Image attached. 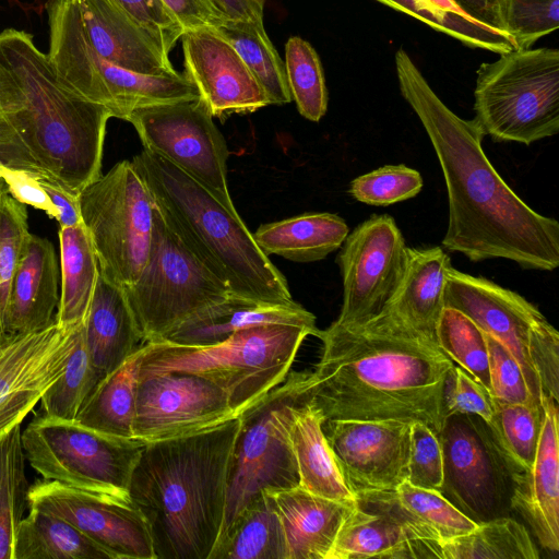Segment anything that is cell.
<instances>
[{
	"mask_svg": "<svg viewBox=\"0 0 559 559\" xmlns=\"http://www.w3.org/2000/svg\"><path fill=\"white\" fill-rule=\"evenodd\" d=\"M400 91L416 112L441 166L449 200L442 246L473 262L508 259L527 270L559 265V223L535 212L501 178L473 120L455 115L404 49L395 53Z\"/></svg>",
	"mask_w": 559,
	"mask_h": 559,
	"instance_id": "obj_1",
	"label": "cell"
},
{
	"mask_svg": "<svg viewBox=\"0 0 559 559\" xmlns=\"http://www.w3.org/2000/svg\"><path fill=\"white\" fill-rule=\"evenodd\" d=\"M322 354L307 369L309 401L325 420L423 421L437 433L454 367L431 341L385 314L319 332Z\"/></svg>",
	"mask_w": 559,
	"mask_h": 559,
	"instance_id": "obj_2",
	"label": "cell"
},
{
	"mask_svg": "<svg viewBox=\"0 0 559 559\" xmlns=\"http://www.w3.org/2000/svg\"><path fill=\"white\" fill-rule=\"evenodd\" d=\"M235 417L194 435L144 443L129 495L145 516L156 559H209L226 513Z\"/></svg>",
	"mask_w": 559,
	"mask_h": 559,
	"instance_id": "obj_3",
	"label": "cell"
},
{
	"mask_svg": "<svg viewBox=\"0 0 559 559\" xmlns=\"http://www.w3.org/2000/svg\"><path fill=\"white\" fill-rule=\"evenodd\" d=\"M0 114L39 168L72 194L102 175L112 114L61 83L24 31L0 33Z\"/></svg>",
	"mask_w": 559,
	"mask_h": 559,
	"instance_id": "obj_4",
	"label": "cell"
},
{
	"mask_svg": "<svg viewBox=\"0 0 559 559\" xmlns=\"http://www.w3.org/2000/svg\"><path fill=\"white\" fill-rule=\"evenodd\" d=\"M162 216L187 248L235 296L289 304L287 281L238 213L165 158L143 150L131 160Z\"/></svg>",
	"mask_w": 559,
	"mask_h": 559,
	"instance_id": "obj_5",
	"label": "cell"
},
{
	"mask_svg": "<svg viewBox=\"0 0 559 559\" xmlns=\"http://www.w3.org/2000/svg\"><path fill=\"white\" fill-rule=\"evenodd\" d=\"M320 330L294 324H262L204 346L146 342L139 376L189 372L222 388L241 415L287 377L308 335Z\"/></svg>",
	"mask_w": 559,
	"mask_h": 559,
	"instance_id": "obj_6",
	"label": "cell"
},
{
	"mask_svg": "<svg viewBox=\"0 0 559 559\" xmlns=\"http://www.w3.org/2000/svg\"><path fill=\"white\" fill-rule=\"evenodd\" d=\"M47 58L57 78L82 97L127 120L136 108L199 97L195 85L179 72L150 75L132 72L100 57L91 46L73 0H48Z\"/></svg>",
	"mask_w": 559,
	"mask_h": 559,
	"instance_id": "obj_7",
	"label": "cell"
},
{
	"mask_svg": "<svg viewBox=\"0 0 559 559\" xmlns=\"http://www.w3.org/2000/svg\"><path fill=\"white\" fill-rule=\"evenodd\" d=\"M475 118L484 135L526 145L559 132V50L512 49L477 70Z\"/></svg>",
	"mask_w": 559,
	"mask_h": 559,
	"instance_id": "obj_8",
	"label": "cell"
},
{
	"mask_svg": "<svg viewBox=\"0 0 559 559\" xmlns=\"http://www.w3.org/2000/svg\"><path fill=\"white\" fill-rule=\"evenodd\" d=\"M444 306L468 316L502 344L521 367L535 404L559 402V333L518 293L485 277L448 271Z\"/></svg>",
	"mask_w": 559,
	"mask_h": 559,
	"instance_id": "obj_9",
	"label": "cell"
},
{
	"mask_svg": "<svg viewBox=\"0 0 559 559\" xmlns=\"http://www.w3.org/2000/svg\"><path fill=\"white\" fill-rule=\"evenodd\" d=\"M122 289L145 343L166 338L231 294L174 233L156 205L147 261L139 278Z\"/></svg>",
	"mask_w": 559,
	"mask_h": 559,
	"instance_id": "obj_10",
	"label": "cell"
},
{
	"mask_svg": "<svg viewBox=\"0 0 559 559\" xmlns=\"http://www.w3.org/2000/svg\"><path fill=\"white\" fill-rule=\"evenodd\" d=\"M78 201L99 273L121 288L132 285L150 254L155 211L132 162L117 163L86 186Z\"/></svg>",
	"mask_w": 559,
	"mask_h": 559,
	"instance_id": "obj_11",
	"label": "cell"
},
{
	"mask_svg": "<svg viewBox=\"0 0 559 559\" xmlns=\"http://www.w3.org/2000/svg\"><path fill=\"white\" fill-rule=\"evenodd\" d=\"M26 461L43 479L128 497L144 443L35 413L22 431Z\"/></svg>",
	"mask_w": 559,
	"mask_h": 559,
	"instance_id": "obj_12",
	"label": "cell"
},
{
	"mask_svg": "<svg viewBox=\"0 0 559 559\" xmlns=\"http://www.w3.org/2000/svg\"><path fill=\"white\" fill-rule=\"evenodd\" d=\"M307 401V370L289 371L282 383L239 415L240 428L229 462L222 533L262 490L299 486L286 426L292 408Z\"/></svg>",
	"mask_w": 559,
	"mask_h": 559,
	"instance_id": "obj_13",
	"label": "cell"
},
{
	"mask_svg": "<svg viewBox=\"0 0 559 559\" xmlns=\"http://www.w3.org/2000/svg\"><path fill=\"white\" fill-rule=\"evenodd\" d=\"M199 96L134 109L127 118L145 150L165 158L238 213L227 185L225 139Z\"/></svg>",
	"mask_w": 559,
	"mask_h": 559,
	"instance_id": "obj_14",
	"label": "cell"
},
{
	"mask_svg": "<svg viewBox=\"0 0 559 559\" xmlns=\"http://www.w3.org/2000/svg\"><path fill=\"white\" fill-rule=\"evenodd\" d=\"M438 437L443 452L441 492L477 523L501 516L511 496V472L487 424L476 415H452Z\"/></svg>",
	"mask_w": 559,
	"mask_h": 559,
	"instance_id": "obj_15",
	"label": "cell"
},
{
	"mask_svg": "<svg viewBox=\"0 0 559 559\" xmlns=\"http://www.w3.org/2000/svg\"><path fill=\"white\" fill-rule=\"evenodd\" d=\"M338 254L343 304L335 324L361 325L380 316L405 271L407 247L394 218L372 215L344 240Z\"/></svg>",
	"mask_w": 559,
	"mask_h": 559,
	"instance_id": "obj_16",
	"label": "cell"
},
{
	"mask_svg": "<svg viewBox=\"0 0 559 559\" xmlns=\"http://www.w3.org/2000/svg\"><path fill=\"white\" fill-rule=\"evenodd\" d=\"M238 416L227 393L204 377L189 372L139 376L133 435L140 442L194 435Z\"/></svg>",
	"mask_w": 559,
	"mask_h": 559,
	"instance_id": "obj_17",
	"label": "cell"
},
{
	"mask_svg": "<svg viewBox=\"0 0 559 559\" xmlns=\"http://www.w3.org/2000/svg\"><path fill=\"white\" fill-rule=\"evenodd\" d=\"M28 508L64 519L114 559H156L147 521L130 496L100 495L41 479L29 486Z\"/></svg>",
	"mask_w": 559,
	"mask_h": 559,
	"instance_id": "obj_18",
	"label": "cell"
},
{
	"mask_svg": "<svg viewBox=\"0 0 559 559\" xmlns=\"http://www.w3.org/2000/svg\"><path fill=\"white\" fill-rule=\"evenodd\" d=\"M413 421L335 419L323 432L356 498L394 490L407 479Z\"/></svg>",
	"mask_w": 559,
	"mask_h": 559,
	"instance_id": "obj_19",
	"label": "cell"
},
{
	"mask_svg": "<svg viewBox=\"0 0 559 559\" xmlns=\"http://www.w3.org/2000/svg\"><path fill=\"white\" fill-rule=\"evenodd\" d=\"M76 326L53 322L39 331L8 335L0 344V437L21 425L60 377Z\"/></svg>",
	"mask_w": 559,
	"mask_h": 559,
	"instance_id": "obj_20",
	"label": "cell"
},
{
	"mask_svg": "<svg viewBox=\"0 0 559 559\" xmlns=\"http://www.w3.org/2000/svg\"><path fill=\"white\" fill-rule=\"evenodd\" d=\"M185 75L197 87L213 117L251 114L270 105L234 47L214 28L185 31Z\"/></svg>",
	"mask_w": 559,
	"mask_h": 559,
	"instance_id": "obj_21",
	"label": "cell"
},
{
	"mask_svg": "<svg viewBox=\"0 0 559 559\" xmlns=\"http://www.w3.org/2000/svg\"><path fill=\"white\" fill-rule=\"evenodd\" d=\"M440 546L382 499L361 495L344 520L328 559H440Z\"/></svg>",
	"mask_w": 559,
	"mask_h": 559,
	"instance_id": "obj_22",
	"label": "cell"
},
{
	"mask_svg": "<svg viewBox=\"0 0 559 559\" xmlns=\"http://www.w3.org/2000/svg\"><path fill=\"white\" fill-rule=\"evenodd\" d=\"M536 455L527 472L511 474L510 507L519 512L539 544L559 550L558 403L547 400Z\"/></svg>",
	"mask_w": 559,
	"mask_h": 559,
	"instance_id": "obj_23",
	"label": "cell"
},
{
	"mask_svg": "<svg viewBox=\"0 0 559 559\" xmlns=\"http://www.w3.org/2000/svg\"><path fill=\"white\" fill-rule=\"evenodd\" d=\"M85 35L107 61L150 75L178 73L169 55L111 0H73Z\"/></svg>",
	"mask_w": 559,
	"mask_h": 559,
	"instance_id": "obj_24",
	"label": "cell"
},
{
	"mask_svg": "<svg viewBox=\"0 0 559 559\" xmlns=\"http://www.w3.org/2000/svg\"><path fill=\"white\" fill-rule=\"evenodd\" d=\"M59 270L53 245L29 233L11 282L2 317L7 335L43 330L55 322Z\"/></svg>",
	"mask_w": 559,
	"mask_h": 559,
	"instance_id": "obj_25",
	"label": "cell"
},
{
	"mask_svg": "<svg viewBox=\"0 0 559 559\" xmlns=\"http://www.w3.org/2000/svg\"><path fill=\"white\" fill-rule=\"evenodd\" d=\"M262 491L280 518L287 559H328L344 520L357 503L320 497L300 486Z\"/></svg>",
	"mask_w": 559,
	"mask_h": 559,
	"instance_id": "obj_26",
	"label": "cell"
},
{
	"mask_svg": "<svg viewBox=\"0 0 559 559\" xmlns=\"http://www.w3.org/2000/svg\"><path fill=\"white\" fill-rule=\"evenodd\" d=\"M450 266V258L440 247L407 248L402 281L381 314L436 344Z\"/></svg>",
	"mask_w": 559,
	"mask_h": 559,
	"instance_id": "obj_27",
	"label": "cell"
},
{
	"mask_svg": "<svg viewBox=\"0 0 559 559\" xmlns=\"http://www.w3.org/2000/svg\"><path fill=\"white\" fill-rule=\"evenodd\" d=\"M272 323L318 329L316 317L295 301L263 302L230 294L185 321L164 341L188 346L212 345L237 331Z\"/></svg>",
	"mask_w": 559,
	"mask_h": 559,
	"instance_id": "obj_28",
	"label": "cell"
},
{
	"mask_svg": "<svg viewBox=\"0 0 559 559\" xmlns=\"http://www.w3.org/2000/svg\"><path fill=\"white\" fill-rule=\"evenodd\" d=\"M84 335L91 358L104 376L145 344L123 289L100 273L84 320Z\"/></svg>",
	"mask_w": 559,
	"mask_h": 559,
	"instance_id": "obj_29",
	"label": "cell"
},
{
	"mask_svg": "<svg viewBox=\"0 0 559 559\" xmlns=\"http://www.w3.org/2000/svg\"><path fill=\"white\" fill-rule=\"evenodd\" d=\"M325 418L307 401L294 406L287 420V433L295 456L299 486L328 499L356 503L345 483L323 432Z\"/></svg>",
	"mask_w": 559,
	"mask_h": 559,
	"instance_id": "obj_30",
	"label": "cell"
},
{
	"mask_svg": "<svg viewBox=\"0 0 559 559\" xmlns=\"http://www.w3.org/2000/svg\"><path fill=\"white\" fill-rule=\"evenodd\" d=\"M349 229L331 213H307L261 225L253 234L260 249L296 262H312L338 249Z\"/></svg>",
	"mask_w": 559,
	"mask_h": 559,
	"instance_id": "obj_31",
	"label": "cell"
},
{
	"mask_svg": "<svg viewBox=\"0 0 559 559\" xmlns=\"http://www.w3.org/2000/svg\"><path fill=\"white\" fill-rule=\"evenodd\" d=\"M61 261V294L55 322L73 328L87 316L99 275L97 257L90 235L80 223L59 228Z\"/></svg>",
	"mask_w": 559,
	"mask_h": 559,
	"instance_id": "obj_32",
	"label": "cell"
},
{
	"mask_svg": "<svg viewBox=\"0 0 559 559\" xmlns=\"http://www.w3.org/2000/svg\"><path fill=\"white\" fill-rule=\"evenodd\" d=\"M143 346L100 380L81 408L75 419L78 424L111 436L134 439L135 396Z\"/></svg>",
	"mask_w": 559,
	"mask_h": 559,
	"instance_id": "obj_33",
	"label": "cell"
},
{
	"mask_svg": "<svg viewBox=\"0 0 559 559\" xmlns=\"http://www.w3.org/2000/svg\"><path fill=\"white\" fill-rule=\"evenodd\" d=\"M209 559H287L280 518L264 491L221 534Z\"/></svg>",
	"mask_w": 559,
	"mask_h": 559,
	"instance_id": "obj_34",
	"label": "cell"
},
{
	"mask_svg": "<svg viewBox=\"0 0 559 559\" xmlns=\"http://www.w3.org/2000/svg\"><path fill=\"white\" fill-rule=\"evenodd\" d=\"M28 510L15 534L13 559H114L64 519L36 508Z\"/></svg>",
	"mask_w": 559,
	"mask_h": 559,
	"instance_id": "obj_35",
	"label": "cell"
},
{
	"mask_svg": "<svg viewBox=\"0 0 559 559\" xmlns=\"http://www.w3.org/2000/svg\"><path fill=\"white\" fill-rule=\"evenodd\" d=\"M369 495L385 501L429 540L444 543L469 533L478 524L457 509L442 492L414 486L407 480L392 491Z\"/></svg>",
	"mask_w": 559,
	"mask_h": 559,
	"instance_id": "obj_36",
	"label": "cell"
},
{
	"mask_svg": "<svg viewBox=\"0 0 559 559\" xmlns=\"http://www.w3.org/2000/svg\"><path fill=\"white\" fill-rule=\"evenodd\" d=\"M214 29L237 51L265 93L270 105L292 102L285 62L270 40L263 23L224 20Z\"/></svg>",
	"mask_w": 559,
	"mask_h": 559,
	"instance_id": "obj_37",
	"label": "cell"
},
{
	"mask_svg": "<svg viewBox=\"0 0 559 559\" xmlns=\"http://www.w3.org/2000/svg\"><path fill=\"white\" fill-rule=\"evenodd\" d=\"M525 526L508 516L478 522L467 534L441 543L440 559H538Z\"/></svg>",
	"mask_w": 559,
	"mask_h": 559,
	"instance_id": "obj_38",
	"label": "cell"
},
{
	"mask_svg": "<svg viewBox=\"0 0 559 559\" xmlns=\"http://www.w3.org/2000/svg\"><path fill=\"white\" fill-rule=\"evenodd\" d=\"M543 416L544 409L536 404L492 399V415L486 424L511 474L527 472L532 467Z\"/></svg>",
	"mask_w": 559,
	"mask_h": 559,
	"instance_id": "obj_39",
	"label": "cell"
},
{
	"mask_svg": "<svg viewBox=\"0 0 559 559\" xmlns=\"http://www.w3.org/2000/svg\"><path fill=\"white\" fill-rule=\"evenodd\" d=\"M104 377L91 358L84 323H81L75 329L74 345L67 365L60 377L41 395L37 414L75 421Z\"/></svg>",
	"mask_w": 559,
	"mask_h": 559,
	"instance_id": "obj_40",
	"label": "cell"
},
{
	"mask_svg": "<svg viewBox=\"0 0 559 559\" xmlns=\"http://www.w3.org/2000/svg\"><path fill=\"white\" fill-rule=\"evenodd\" d=\"M21 425L0 437V559H13L14 539L28 508Z\"/></svg>",
	"mask_w": 559,
	"mask_h": 559,
	"instance_id": "obj_41",
	"label": "cell"
},
{
	"mask_svg": "<svg viewBox=\"0 0 559 559\" xmlns=\"http://www.w3.org/2000/svg\"><path fill=\"white\" fill-rule=\"evenodd\" d=\"M436 344L450 360L490 391L486 334L468 316L444 306L436 326Z\"/></svg>",
	"mask_w": 559,
	"mask_h": 559,
	"instance_id": "obj_42",
	"label": "cell"
},
{
	"mask_svg": "<svg viewBox=\"0 0 559 559\" xmlns=\"http://www.w3.org/2000/svg\"><path fill=\"white\" fill-rule=\"evenodd\" d=\"M285 69L292 100L299 114L319 121L326 112L328 91L319 56L299 36H292L285 46Z\"/></svg>",
	"mask_w": 559,
	"mask_h": 559,
	"instance_id": "obj_43",
	"label": "cell"
},
{
	"mask_svg": "<svg viewBox=\"0 0 559 559\" xmlns=\"http://www.w3.org/2000/svg\"><path fill=\"white\" fill-rule=\"evenodd\" d=\"M392 9L406 13L426 23L431 28L442 32L473 47L504 53L514 46L504 35L487 28L471 19L447 13L427 0H377Z\"/></svg>",
	"mask_w": 559,
	"mask_h": 559,
	"instance_id": "obj_44",
	"label": "cell"
},
{
	"mask_svg": "<svg viewBox=\"0 0 559 559\" xmlns=\"http://www.w3.org/2000/svg\"><path fill=\"white\" fill-rule=\"evenodd\" d=\"M504 34L514 49H528L559 26V0H502Z\"/></svg>",
	"mask_w": 559,
	"mask_h": 559,
	"instance_id": "obj_45",
	"label": "cell"
},
{
	"mask_svg": "<svg viewBox=\"0 0 559 559\" xmlns=\"http://www.w3.org/2000/svg\"><path fill=\"white\" fill-rule=\"evenodd\" d=\"M423 185L417 170L405 165H388L355 178L349 193L359 202L386 206L415 197Z\"/></svg>",
	"mask_w": 559,
	"mask_h": 559,
	"instance_id": "obj_46",
	"label": "cell"
},
{
	"mask_svg": "<svg viewBox=\"0 0 559 559\" xmlns=\"http://www.w3.org/2000/svg\"><path fill=\"white\" fill-rule=\"evenodd\" d=\"M26 205L4 192L0 195V319L28 231ZM3 326V325H2Z\"/></svg>",
	"mask_w": 559,
	"mask_h": 559,
	"instance_id": "obj_47",
	"label": "cell"
},
{
	"mask_svg": "<svg viewBox=\"0 0 559 559\" xmlns=\"http://www.w3.org/2000/svg\"><path fill=\"white\" fill-rule=\"evenodd\" d=\"M443 472V452L438 433L423 421H413L406 480L441 492Z\"/></svg>",
	"mask_w": 559,
	"mask_h": 559,
	"instance_id": "obj_48",
	"label": "cell"
},
{
	"mask_svg": "<svg viewBox=\"0 0 559 559\" xmlns=\"http://www.w3.org/2000/svg\"><path fill=\"white\" fill-rule=\"evenodd\" d=\"M486 334L490 395L507 403H534L520 365L497 340ZM537 405V404H536Z\"/></svg>",
	"mask_w": 559,
	"mask_h": 559,
	"instance_id": "obj_49",
	"label": "cell"
},
{
	"mask_svg": "<svg viewBox=\"0 0 559 559\" xmlns=\"http://www.w3.org/2000/svg\"><path fill=\"white\" fill-rule=\"evenodd\" d=\"M457 414L476 415L488 423L492 415V397L468 372L454 366L445 385L444 419Z\"/></svg>",
	"mask_w": 559,
	"mask_h": 559,
	"instance_id": "obj_50",
	"label": "cell"
},
{
	"mask_svg": "<svg viewBox=\"0 0 559 559\" xmlns=\"http://www.w3.org/2000/svg\"><path fill=\"white\" fill-rule=\"evenodd\" d=\"M169 55L183 28L160 0H111Z\"/></svg>",
	"mask_w": 559,
	"mask_h": 559,
	"instance_id": "obj_51",
	"label": "cell"
},
{
	"mask_svg": "<svg viewBox=\"0 0 559 559\" xmlns=\"http://www.w3.org/2000/svg\"><path fill=\"white\" fill-rule=\"evenodd\" d=\"M0 179L5 183L9 194L15 200L44 211L50 218H58V211L39 185L34 171L0 164Z\"/></svg>",
	"mask_w": 559,
	"mask_h": 559,
	"instance_id": "obj_52",
	"label": "cell"
},
{
	"mask_svg": "<svg viewBox=\"0 0 559 559\" xmlns=\"http://www.w3.org/2000/svg\"><path fill=\"white\" fill-rule=\"evenodd\" d=\"M183 31L202 27L215 28L224 16L210 0H160Z\"/></svg>",
	"mask_w": 559,
	"mask_h": 559,
	"instance_id": "obj_53",
	"label": "cell"
},
{
	"mask_svg": "<svg viewBox=\"0 0 559 559\" xmlns=\"http://www.w3.org/2000/svg\"><path fill=\"white\" fill-rule=\"evenodd\" d=\"M36 179L58 211L60 227H72L82 223L78 195L72 194L57 180L45 173L34 171Z\"/></svg>",
	"mask_w": 559,
	"mask_h": 559,
	"instance_id": "obj_54",
	"label": "cell"
},
{
	"mask_svg": "<svg viewBox=\"0 0 559 559\" xmlns=\"http://www.w3.org/2000/svg\"><path fill=\"white\" fill-rule=\"evenodd\" d=\"M0 164L12 168L44 173L1 114Z\"/></svg>",
	"mask_w": 559,
	"mask_h": 559,
	"instance_id": "obj_55",
	"label": "cell"
},
{
	"mask_svg": "<svg viewBox=\"0 0 559 559\" xmlns=\"http://www.w3.org/2000/svg\"><path fill=\"white\" fill-rule=\"evenodd\" d=\"M452 2L474 22L507 36L501 20L502 0H452Z\"/></svg>",
	"mask_w": 559,
	"mask_h": 559,
	"instance_id": "obj_56",
	"label": "cell"
},
{
	"mask_svg": "<svg viewBox=\"0 0 559 559\" xmlns=\"http://www.w3.org/2000/svg\"><path fill=\"white\" fill-rule=\"evenodd\" d=\"M226 20L263 23L265 0H210Z\"/></svg>",
	"mask_w": 559,
	"mask_h": 559,
	"instance_id": "obj_57",
	"label": "cell"
},
{
	"mask_svg": "<svg viewBox=\"0 0 559 559\" xmlns=\"http://www.w3.org/2000/svg\"><path fill=\"white\" fill-rule=\"evenodd\" d=\"M436 8L447 12V13H453L457 14L464 17L469 19L467 15H465L453 2L452 0H427ZM473 21V20H472Z\"/></svg>",
	"mask_w": 559,
	"mask_h": 559,
	"instance_id": "obj_58",
	"label": "cell"
},
{
	"mask_svg": "<svg viewBox=\"0 0 559 559\" xmlns=\"http://www.w3.org/2000/svg\"><path fill=\"white\" fill-rule=\"evenodd\" d=\"M8 335L5 334L4 330H3V326H2V322H1V319H0V344L5 340Z\"/></svg>",
	"mask_w": 559,
	"mask_h": 559,
	"instance_id": "obj_59",
	"label": "cell"
},
{
	"mask_svg": "<svg viewBox=\"0 0 559 559\" xmlns=\"http://www.w3.org/2000/svg\"><path fill=\"white\" fill-rule=\"evenodd\" d=\"M4 192H8V189H7V186L5 183L3 182L2 179H0V195Z\"/></svg>",
	"mask_w": 559,
	"mask_h": 559,
	"instance_id": "obj_60",
	"label": "cell"
}]
</instances>
